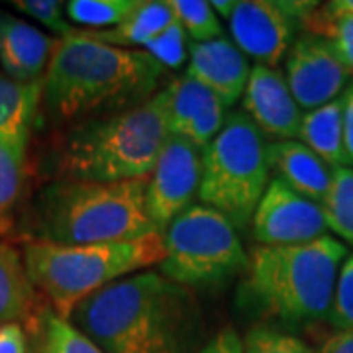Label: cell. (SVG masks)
<instances>
[{"instance_id":"cell-7","label":"cell","mask_w":353,"mask_h":353,"mask_svg":"<svg viewBox=\"0 0 353 353\" xmlns=\"http://www.w3.org/2000/svg\"><path fill=\"white\" fill-rule=\"evenodd\" d=\"M267 187L269 161L261 132L241 110L230 114L220 134L202 152L199 199L240 232L250 226Z\"/></svg>"},{"instance_id":"cell-31","label":"cell","mask_w":353,"mask_h":353,"mask_svg":"<svg viewBox=\"0 0 353 353\" xmlns=\"http://www.w3.org/2000/svg\"><path fill=\"white\" fill-rule=\"evenodd\" d=\"M12 6L59 38L69 36L75 30V26L65 20V4L59 0H12Z\"/></svg>"},{"instance_id":"cell-14","label":"cell","mask_w":353,"mask_h":353,"mask_svg":"<svg viewBox=\"0 0 353 353\" xmlns=\"http://www.w3.org/2000/svg\"><path fill=\"white\" fill-rule=\"evenodd\" d=\"M169 132L206 150L226 124V106L212 90L189 75L173 79L167 87Z\"/></svg>"},{"instance_id":"cell-22","label":"cell","mask_w":353,"mask_h":353,"mask_svg":"<svg viewBox=\"0 0 353 353\" xmlns=\"http://www.w3.org/2000/svg\"><path fill=\"white\" fill-rule=\"evenodd\" d=\"M36 353H102L87 336L53 308H39L28 324Z\"/></svg>"},{"instance_id":"cell-26","label":"cell","mask_w":353,"mask_h":353,"mask_svg":"<svg viewBox=\"0 0 353 353\" xmlns=\"http://www.w3.org/2000/svg\"><path fill=\"white\" fill-rule=\"evenodd\" d=\"M139 4L141 0H71L65 4V14L87 30H108L126 20Z\"/></svg>"},{"instance_id":"cell-29","label":"cell","mask_w":353,"mask_h":353,"mask_svg":"<svg viewBox=\"0 0 353 353\" xmlns=\"http://www.w3.org/2000/svg\"><path fill=\"white\" fill-rule=\"evenodd\" d=\"M243 353H316L301 338L283 334L273 328L257 326L243 338Z\"/></svg>"},{"instance_id":"cell-36","label":"cell","mask_w":353,"mask_h":353,"mask_svg":"<svg viewBox=\"0 0 353 353\" xmlns=\"http://www.w3.org/2000/svg\"><path fill=\"white\" fill-rule=\"evenodd\" d=\"M236 2H238V0H212L210 6L214 8V12L222 14L226 20H230L232 14H234V8H236Z\"/></svg>"},{"instance_id":"cell-12","label":"cell","mask_w":353,"mask_h":353,"mask_svg":"<svg viewBox=\"0 0 353 353\" xmlns=\"http://www.w3.org/2000/svg\"><path fill=\"white\" fill-rule=\"evenodd\" d=\"M285 79L296 104L306 112L340 99L350 71L330 39L304 34L287 53Z\"/></svg>"},{"instance_id":"cell-6","label":"cell","mask_w":353,"mask_h":353,"mask_svg":"<svg viewBox=\"0 0 353 353\" xmlns=\"http://www.w3.org/2000/svg\"><path fill=\"white\" fill-rule=\"evenodd\" d=\"M347 248L334 236L301 245H259L248 263V290L267 314L289 324L330 314Z\"/></svg>"},{"instance_id":"cell-1","label":"cell","mask_w":353,"mask_h":353,"mask_svg":"<svg viewBox=\"0 0 353 353\" xmlns=\"http://www.w3.org/2000/svg\"><path fill=\"white\" fill-rule=\"evenodd\" d=\"M102 353H187L196 303L159 271H139L97 290L67 318Z\"/></svg>"},{"instance_id":"cell-34","label":"cell","mask_w":353,"mask_h":353,"mask_svg":"<svg viewBox=\"0 0 353 353\" xmlns=\"http://www.w3.org/2000/svg\"><path fill=\"white\" fill-rule=\"evenodd\" d=\"M343 101V143L347 165H353V83L341 94Z\"/></svg>"},{"instance_id":"cell-3","label":"cell","mask_w":353,"mask_h":353,"mask_svg":"<svg viewBox=\"0 0 353 353\" xmlns=\"http://www.w3.org/2000/svg\"><path fill=\"white\" fill-rule=\"evenodd\" d=\"M169 132L167 90L124 112L92 118L75 126L57 153L63 181L122 183L152 175Z\"/></svg>"},{"instance_id":"cell-9","label":"cell","mask_w":353,"mask_h":353,"mask_svg":"<svg viewBox=\"0 0 353 353\" xmlns=\"http://www.w3.org/2000/svg\"><path fill=\"white\" fill-rule=\"evenodd\" d=\"M316 2L238 0L230 22V34L243 55L257 65L275 67L287 57L294 28L314 10Z\"/></svg>"},{"instance_id":"cell-5","label":"cell","mask_w":353,"mask_h":353,"mask_svg":"<svg viewBox=\"0 0 353 353\" xmlns=\"http://www.w3.org/2000/svg\"><path fill=\"white\" fill-rule=\"evenodd\" d=\"M26 271L34 287L46 294L51 308L69 318L97 290L165 259L163 232L143 238L99 245H61L28 240L22 248Z\"/></svg>"},{"instance_id":"cell-18","label":"cell","mask_w":353,"mask_h":353,"mask_svg":"<svg viewBox=\"0 0 353 353\" xmlns=\"http://www.w3.org/2000/svg\"><path fill=\"white\" fill-rule=\"evenodd\" d=\"M38 294L22 253L0 243V326L30 322L38 314Z\"/></svg>"},{"instance_id":"cell-28","label":"cell","mask_w":353,"mask_h":353,"mask_svg":"<svg viewBox=\"0 0 353 353\" xmlns=\"http://www.w3.org/2000/svg\"><path fill=\"white\" fill-rule=\"evenodd\" d=\"M328 318L338 332H353V253L341 263Z\"/></svg>"},{"instance_id":"cell-30","label":"cell","mask_w":353,"mask_h":353,"mask_svg":"<svg viewBox=\"0 0 353 353\" xmlns=\"http://www.w3.org/2000/svg\"><path fill=\"white\" fill-rule=\"evenodd\" d=\"M187 34L183 30V26L179 22H173L169 28H165L163 32L143 48V51H148L153 59L161 67H181L185 63V59L189 57L187 55Z\"/></svg>"},{"instance_id":"cell-33","label":"cell","mask_w":353,"mask_h":353,"mask_svg":"<svg viewBox=\"0 0 353 353\" xmlns=\"http://www.w3.org/2000/svg\"><path fill=\"white\" fill-rule=\"evenodd\" d=\"M0 353H28V338L22 324L0 326Z\"/></svg>"},{"instance_id":"cell-20","label":"cell","mask_w":353,"mask_h":353,"mask_svg":"<svg viewBox=\"0 0 353 353\" xmlns=\"http://www.w3.org/2000/svg\"><path fill=\"white\" fill-rule=\"evenodd\" d=\"M175 22L169 0H141L138 10L108 30H85L90 38L114 48L143 50L155 36Z\"/></svg>"},{"instance_id":"cell-23","label":"cell","mask_w":353,"mask_h":353,"mask_svg":"<svg viewBox=\"0 0 353 353\" xmlns=\"http://www.w3.org/2000/svg\"><path fill=\"white\" fill-rule=\"evenodd\" d=\"M28 143L0 141V238L14 230V210L22 196Z\"/></svg>"},{"instance_id":"cell-8","label":"cell","mask_w":353,"mask_h":353,"mask_svg":"<svg viewBox=\"0 0 353 353\" xmlns=\"http://www.w3.org/2000/svg\"><path fill=\"white\" fill-rule=\"evenodd\" d=\"M159 273L181 287H208L248 271L250 257L238 230L222 212L190 204L163 232Z\"/></svg>"},{"instance_id":"cell-17","label":"cell","mask_w":353,"mask_h":353,"mask_svg":"<svg viewBox=\"0 0 353 353\" xmlns=\"http://www.w3.org/2000/svg\"><path fill=\"white\" fill-rule=\"evenodd\" d=\"M267 161L275 179H281L290 189L318 204L324 201L334 169L303 141H273L267 145Z\"/></svg>"},{"instance_id":"cell-35","label":"cell","mask_w":353,"mask_h":353,"mask_svg":"<svg viewBox=\"0 0 353 353\" xmlns=\"http://www.w3.org/2000/svg\"><path fill=\"white\" fill-rule=\"evenodd\" d=\"M316 353H353V332H336L322 341Z\"/></svg>"},{"instance_id":"cell-37","label":"cell","mask_w":353,"mask_h":353,"mask_svg":"<svg viewBox=\"0 0 353 353\" xmlns=\"http://www.w3.org/2000/svg\"><path fill=\"white\" fill-rule=\"evenodd\" d=\"M332 8L340 10V12H350L353 14V0H336V2H330Z\"/></svg>"},{"instance_id":"cell-11","label":"cell","mask_w":353,"mask_h":353,"mask_svg":"<svg viewBox=\"0 0 353 353\" xmlns=\"http://www.w3.org/2000/svg\"><path fill=\"white\" fill-rule=\"evenodd\" d=\"M252 232L261 245H301L324 236L322 206L271 179L252 218Z\"/></svg>"},{"instance_id":"cell-15","label":"cell","mask_w":353,"mask_h":353,"mask_svg":"<svg viewBox=\"0 0 353 353\" xmlns=\"http://www.w3.org/2000/svg\"><path fill=\"white\" fill-rule=\"evenodd\" d=\"M187 75L212 90L228 108L243 97L252 69L234 41L220 38L190 43Z\"/></svg>"},{"instance_id":"cell-25","label":"cell","mask_w":353,"mask_h":353,"mask_svg":"<svg viewBox=\"0 0 353 353\" xmlns=\"http://www.w3.org/2000/svg\"><path fill=\"white\" fill-rule=\"evenodd\" d=\"M310 34L322 36L334 43L345 69L353 75V14L340 12L332 4L316 6L303 22Z\"/></svg>"},{"instance_id":"cell-2","label":"cell","mask_w":353,"mask_h":353,"mask_svg":"<svg viewBox=\"0 0 353 353\" xmlns=\"http://www.w3.org/2000/svg\"><path fill=\"white\" fill-rule=\"evenodd\" d=\"M163 67L143 50H124L73 30L57 38L43 75L41 104L59 122L116 114L155 97Z\"/></svg>"},{"instance_id":"cell-16","label":"cell","mask_w":353,"mask_h":353,"mask_svg":"<svg viewBox=\"0 0 353 353\" xmlns=\"http://www.w3.org/2000/svg\"><path fill=\"white\" fill-rule=\"evenodd\" d=\"M55 41L36 26L0 10V69L14 81H41Z\"/></svg>"},{"instance_id":"cell-24","label":"cell","mask_w":353,"mask_h":353,"mask_svg":"<svg viewBox=\"0 0 353 353\" xmlns=\"http://www.w3.org/2000/svg\"><path fill=\"white\" fill-rule=\"evenodd\" d=\"M326 228L338 238L353 245V169L336 167L332 171L330 189L320 202Z\"/></svg>"},{"instance_id":"cell-13","label":"cell","mask_w":353,"mask_h":353,"mask_svg":"<svg viewBox=\"0 0 353 353\" xmlns=\"http://www.w3.org/2000/svg\"><path fill=\"white\" fill-rule=\"evenodd\" d=\"M241 112L265 138L287 141L301 134L303 108L294 101L285 75L273 67H252V75L241 97Z\"/></svg>"},{"instance_id":"cell-10","label":"cell","mask_w":353,"mask_h":353,"mask_svg":"<svg viewBox=\"0 0 353 353\" xmlns=\"http://www.w3.org/2000/svg\"><path fill=\"white\" fill-rule=\"evenodd\" d=\"M202 150L189 139L169 136L148 176L145 208L159 232L187 210L199 196L202 179Z\"/></svg>"},{"instance_id":"cell-4","label":"cell","mask_w":353,"mask_h":353,"mask_svg":"<svg viewBox=\"0 0 353 353\" xmlns=\"http://www.w3.org/2000/svg\"><path fill=\"white\" fill-rule=\"evenodd\" d=\"M148 179L122 183L57 181L41 190L36 240L61 245H99L159 232L145 208Z\"/></svg>"},{"instance_id":"cell-27","label":"cell","mask_w":353,"mask_h":353,"mask_svg":"<svg viewBox=\"0 0 353 353\" xmlns=\"http://www.w3.org/2000/svg\"><path fill=\"white\" fill-rule=\"evenodd\" d=\"M175 20L183 26L185 34L192 43H204L224 38V28L220 24L214 8L206 0H169Z\"/></svg>"},{"instance_id":"cell-32","label":"cell","mask_w":353,"mask_h":353,"mask_svg":"<svg viewBox=\"0 0 353 353\" xmlns=\"http://www.w3.org/2000/svg\"><path fill=\"white\" fill-rule=\"evenodd\" d=\"M199 353H243V340L234 328H224Z\"/></svg>"},{"instance_id":"cell-21","label":"cell","mask_w":353,"mask_h":353,"mask_svg":"<svg viewBox=\"0 0 353 353\" xmlns=\"http://www.w3.org/2000/svg\"><path fill=\"white\" fill-rule=\"evenodd\" d=\"M299 138L303 139L304 145H308L332 169L345 167L347 155H345V143H343V101H341V97L304 114Z\"/></svg>"},{"instance_id":"cell-19","label":"cell","mask_w":353,"mask_h":353,"mask_svg":"<svg viewBox=\"0 0 353 353\" xmlns=\"http://www.w3.org/2000/svg\"><path fill=\"white\" fill-rule=\"evenodd\" d=\"M41 81L18 83L0 69V141L30 143L32 128L41 106Z\"/></svg>"}]
</instances>
